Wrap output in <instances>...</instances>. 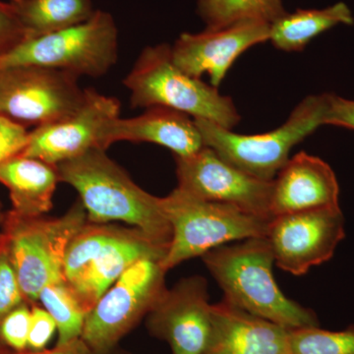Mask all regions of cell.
Returning a JSON list of instances; mask_svg holds the SVG:
<instances>
[{"label":"cell","instance_id":"cell-2","mask_svg":"<svg viewBox=\"0 0 354 354\" xmlns=\"http://www.w3.org/2000/svg\"><path fill=\"white\" fill-rule=\"evenodd\" d=\"M201 258L230 304L288 330L320 327L315 312L286 297L274 281L267 237L225 244Z\"/></svg>","mask_w":354,"mask_h":354},{"label":"cell","instance_id":"cell-28","mask_svg":"<svg viewBox=\"0 0 354 354\" xmlns=\"http://www.w3.org/2000/svg\"><path fill=\"white\" fill-rule=\"evenodd\" d=\"M27 39L10 3L0 1V59Z\"/></svg>","mask_w":354,"mask_h":354},{"label":"cell","instance_id":"cell-4","mask_svg":"<svg viewBox=\"0 0 354 354\" xmlns=\"http://www.w3.org/2000/svg\"><path fill=\"white\" fill-rule=\"evenodd\" d=\"M123 83L134 108L165 106L230 130L241 120L232 97L179 68L167 44L144 48Z\"/></svg>","mask_w":354,"mask_h":354},{"label":"cell","instance_id":"cell-10","mask_svg":"<svg viewBox=\"0 0 354 354\" xmlns=\"http://www.w3.org/2000/svg\"><path fill=\"white\" fill-rule=\"evenodd\" d=\"M78 79L65 70L39 65L0 68V115L37 127L64 120L85 101Z\"/></svg>","mask_w":354,"mask_h":354},{"label":"cell","instance_id":"cell-27","mask_svg":"<svg viewBox=\"0 0 354 354\" xmlns=\"http://www.w3.org/2000/svg\"><path fill=\"white\" fill-rule=\"evenodd\" d=\"M29 133L19 123L0 115V165L24 152Z\"/></svg>","mask_w":354,"mask_h":354},{"label":"cell","instance_id":"cell-3","mask_svg":"<svg viewBox=\"0 0 354 354\" xmlns=\"http://www.w3.org/2000/svg\"><path fill=\"white\" fill-rule=\"evenodd\" d=\"M167 251L138 228L87 221L67 247L64 279L88 313L132 265L145 259L162 262Z\"/></svg>","mask_w":354,"mask_h":354},{"label":"cell","instance_id":"cell-13","mask_svg":"<svg viewBox=\"0 0 354 354\" xmlns=\"http://www.w3.org/2000/svg\"><path fill=\"white\" fill-rule=\"evenodd\" d=\"M120 113V102L115 97L86 88L82 106L64 120L29 133L28 145L21 155L57 165L95 148L104 150V129Z\"/></svg>","mask_w":354,"mask_h":354},{"label":"cell","instance_id":"cell-21","mask_svg":"<svg viewBox=\"0 0 354 354\" xmlns=\"http://www.w3.org/2000/svg\"><path fill=\"white\" fill-rule=\"evenodd\" d=\"M27 39L81 24L95 13L91 0H10Z\"/></svg>","mask_w":354,"mask_h":354},{"label":"cell","instance_id":"cell-5","mask_svg":"<svg viewBox=\"0 0 354 354\" xmlns=\"http://www.w3.org/2000/svg\"><path fill=\"white\" fill-rule=\"evenodd\" d=\"M326 106L327 93L310 95L283 124L262 134H237L212 121L194 120L205 146L249 176L272 181L290 160V151L324 125Z\"/></svg>","mask_w":354,"mask_h":354},{"label":"cell","instance_id":"cell-9","mask_svg":"<svg viewBox=\"0 0 354 354\" xmlns=\"http://www.w3.org/2000/svg\"><path fill=\"white\" fill-rule=\"evenodd\" d=\"M167 271L158 260L132 265L87 314L81 339L93 354H111L118 342L145 318L165 286Z\"/></svg>","mask_w":354,"mask_h":354},{"label":"cell","instance_id":"cell-17","mask_svg":"<svg viewBox=\"0 0 354 354\" xmlns=\"http://www.w3.org/2000/svg\"><path fill=\"white\" fill-rule=\"evenodd\" d=\"M339 186L334 171L320 158L300 152L290 158L272 180V218L339 206Z\"/></svg>","mask_w":354,"mask_h":354},{"label":"cell","instance_id":"cell-24","mask_svg":"<svg viewBox=\"0 0 354 354\" xmlns=\"http://www.w3.org/2000/svg\"><path fill=\"white\" fill-rule=\"evenodd\" d=\"M291 354H354V326L342 330L320 327L290 332Z\"/></svg>","mask_w":354,"mask_h":354},{"label":"cell","instance_id":"cell-16","mask_svg":"<svg viewBox=\"0 0 354 354\" xmlns=\"http://www.w3.org/2000/svg\"><path fill=\"white\" fill-rule=\"evenodd\" d=\"M290 330L223 298L212 304V328L202 354H291Z\"/></svg>","mask_w":354,"mask_h":354},{"label":"cell","instance_id":"cell-31","mask_svg":"<svg viewBox=\"0 0 354 354\" xmlns=\"http://www.w3.org/2000/svg\"><path fill=\"white\" fill-rule=\"evenodd\" d=\"M12 354H93L90 348H88L87 344L84 342L83 339H77L74 341L68 342V344H62V346H55V348L51 349H41V351H15Z\"/></svg>","mask_w":354,"mask_h":354},{"label":"cell","instance_id":"cell-20","mask_svg":"<svg viewBox=\"0 0 354 354\" xmlns=\"http://www.w3.org/2000/svg\"><path fill=\"white\" fill-rule=\"evenodd\" d=\"M353 23V12L344 2L323 9H297L271 23L269 41L277 50L302 51L322 32L337 25Z\"/></svg>","mask_w":354,"mask_h":354},{"label":"cell","instance_id":"cell-12","mask_svg":"<svg viewBox=\"0 0 354 354\" xmlns=\"http://www.w3.org/2000/svg\"><path fill=\"white\" fill-rule=\"evenodd\" d=\"M179 189L206 201L234 205L271 221L272 181L245 174L205 146L186 157L174 156Z\"/></svg>","mask_w":354,"mask_h":354},{"label":"cell","instance_id":"cell-6","mask_svg":"<svg viewBox=\"0 0 354 354\" xmlns=\"http://www.w3.org/2000/svg\"><path fill=\"white\" fill-rule=\"evenodd\" d=\"M171 241L162 262L165 271L235 241L267 234L270 221L234 205L206 201L176 187L162 198Z\"/></svg>","mask_w":354,"mask_h":354},{"label":"cell","instance_id":"cell-11","mask_svg":"<svg viewBox=\"0 0 354 354\" xmlns=\"http://www.w3.org/2000/svg\"><path fill=\"white\" fill-rule=\"evenodd\" d=\"M344 236V216L339 206L274 216L266 234L274 263L295 276L332 259Z\"/></svg>","mask_w":354,"mask_h":354},{"label":"cell","instance_id":"cell-1","mask_svg":"<svg viewBox=\"0 0 354 354\" xmlns=\"http://www.w3.org/2000/svg\"><path fill=\"white\" fill-rule=\"evenodd\" d=\"M57 167L59 180L78 192L88 221H123L157 243L169 247L171 227L162 198L142 189L120 165L108 157L106 150L93 149Z\"/></svg>","mask_w":354,"mask_h":354},{"label":"cell","instance_id":"cell-19","mask_svg":"<svg viewBox=\"0 0 354 354\" xmlns=\"http://www.w3.org/2000/svg\"><path fill=\"white\" fill-rule=\"evenodd\" d=\"M57 167L19 155L0 165V183L8 188L12 213L25 218L41 216L53 206L59 183Z\"/></svg>","mask_w":354,"mask_h":354},{"label":"cell","instance_id":"cell-29","mask_svg":"<svg viewBox=\"0 0 354 354\" xmlns=\"http://www.w3.org/2000/svg\"><path fill=\"white\" fill-rule=\"evenodd\" d=\"M57 330V326L55 319L46 309L39 306L32 307L28 348L32 351L46 348Z\"/></svg>","mask_w":354,"mask_h":354},{"label":"cell","instance_id":"cell-15","mask_svg":"<svg viewBox=\"0 0 354 354\" xmlns=\"http://www.w3.org/2000/svg\"><path fill=\"white\" fill-rule=\"evenodd\" d=\"M270 25L262 20L242 19L197 34L183 32L171 46L172 59L194 78L208 74L211 85L218 88L244 51L269 41Z\"/></svg>","mask_w":354,"mask_h":354},{"label":"cell","instance_id":"cell-7","mask_svg":"<svg viewBox=\"0 0 354 354\" xmlns=\"http://www.w3.org/2000/svg\"><path fill=\"white\" fill-rule=\"evenodd\" d=\"M88 221L79 200L58 218H25L11 212L0 241L6 247L26 300L39 301V293L50 283L65 281L67 247Z\"/></svg>","mask_w":354,"mask_h":354},{"label":"cell","instance_id":"cell-26","mask_svg":"<svg viewBox=\"0 0 354 354\" xmlns=\"http://www.w3.org/2000/svg\"><path fill=\"white\" fill-rule=\"evenodd\" d=\"M31 309L27 305L19 307L7 314L0 322V339L14 351H23L28 348Z\"/></svg>","mask_w":354,"mask_h":354},{"label":"cell","instance_id":"cell-23","mask_svg":"<svg viewBox=\"0 0 354 354\" xmlns=\"http://www.w3.org/2000/svg\"><path fill=\"white\" fill-rule=\"evenodd\" d=\"M39 301L57 323V346L80 339L88 313L66 281L46 286L39 293Z\"/></svg>","mask_w":354,"mask_h":354},{"label":"cell","instance_id":"cell-18","mask_svg":"<svg viewBox=\"0 0 354 354\" xmlns=\"http://www.w3.org/2000/svg\"><path fill=\"white\" fill-rule=\"evenodd\" d=\"M120 141L157 144L176 157L192 155L205 147L194 118L165 106L148 108L136 118L111 120L104 129L102 147L106 150Z\"/></svg>","mask_w":354,"mask_h":354},{"label":"cell","instance_id":"cell-8","mask_svg":"<svg viewBox=\"0 0 354 354\" xmlns=\"http://www.w3.org/2000/svg\"><path fill=\"white\" fill-rule=\"evenodd\" d=\"M118 58L115 21L111 14L95 10L81 24L25 39L0 59V68L39 65L97 78L108 73Z\"/></svg>","mask_w":354,"mask_h":354},{"label":"cell","instance_id":"cell-22","mask_svg":"<svg viewBox=\"0 0 354 354\" xmlns=\"http://www.w3.org/2000/svg\"><path fill=\"white\" fill-rule=\"evenodd\" d=\"M286 12L283 0H197V13L206 28H218L242 19L271 24Z\"/></svg>","mask_w":354,"mask_h":354},{"label":"cell","instance_id":"cell-14","mask_svg":"<svg viewBox=\"0 0 354 354\" xmlns=\"http://www.w3.org/2000/svg\"><path fill=\"white\" fill-rule=\"evenodd\" d=\"M146 318L149 332L167 342L172 354H202L212 328L206 279L192 276L165 288Z\"/></svg>","mask_w":354,"mask_h":354},{"label":"cell","instance_id":"cell-25","mask_svg":"<svg viewBox=\"0 0 354 354\" xmlns=\"http://www.w3.org/2000/svg\"><path fill=\"white\" fill-rule=\"evenodd\" d=\"M24 295L8 254L0 241V322L14 309L24 304Z\"/></svg>","mask_w":354,"mask_h":354},{"label":"cell","instance_id":"cell-30","mask_svg":"<svg viewBox=\"0 0 354 354\" xmlns=\"http://www.w3.org/2000/svg\"><path fill=\"white\" fill-rule=\"evenodd\" d=\"M324 125H334L354 130V100L327 93Z\"/></svg>","mask_w":354,"mask_h":354}]
</instances>
